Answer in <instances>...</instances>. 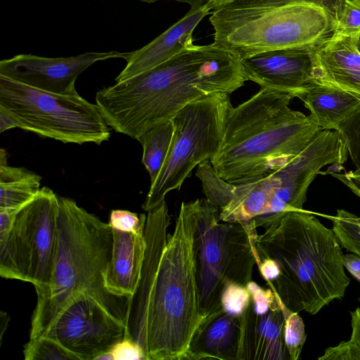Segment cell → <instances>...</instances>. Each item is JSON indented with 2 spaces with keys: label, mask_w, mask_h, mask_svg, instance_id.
I'll list each match as a JSON object with an SVG mask.
<instances>
[{
  "label": "cell",
  "mask_w": 360,
  "mask_h": 360,
  "mask_svg": "<svg viewBox=\"0 0 360 360\" xmlns=\"http://www.w3.org/2000/svg\"><path fill=\"white\" fill-rule=\"evenodd\" d=\"M198 199L182 202L172 234L165 200L148 212L140 277L129 297L125 339L145 360H184L202 322L196 271Z\"/></svg>",
  "instance_id": "1"
},
{
  "label": "cell",
  "mask_w": 360,
  "mask_h": 360,
  "mask_svg": "<svg viewBox=\"0 0 360 360\" xmlns=\"http://www.w3.org/2000/svg\"><path fill=\"white\" fill-rule=\"evenodd\" d=\"M245 81L239 58L213 44L195 45L138 77L100 89L96 104L109 127L136 139L188 103L230 94Z\"/></svg>",
  "instance_id": "2"
},
{
  "label": "cell",
  "mask_w": 360,
  "mask_h": 360,
  "mask_svg": "<svg viewBox=\"0 0 360 360\" xmlns=\"http://www.w3.org/2000/svg\"><path fill=\"white\" fill-rule=\"evenodd\" d=\"M264 229L255 255L276 263L278 276L268 285L289 310L314 315L344 297L350 279L333 229L304 210L288 212Z\"/></svg>",
  "instance_id": "3"
},
{
  "label": "cell",
  "mask_w": 360,
  "mask_h": 360,
  "mask_svg": "<svg viewBox=\"0 0 360 360\" xmlns=\"http://www.w3.org/2000/svg\"><path fill=\"white\" fill-rule=\"evenodd\" d=\"M288 94L262 88L230 108L218 153L210 160L232 184L266 175L304 150L322 130L310 115L290 109Z\"/></svg>",
  "instance_id": "4"
},
{
  "label": "cell",
  "mask_w": 360,
  "mask_h": 360,
  "mask_svg": "<svg viewBox=\"0 0 360 360\" xmlns=\"http://www.w3.org/2000/svg\"><path fill=\"white\" fill-rule=\"evenodd\" d=\"M58 244L49 288L37 295L30 339L43 336L71 299L84 292L125 325L129 297L110 292L105 274L112 229L70 198L58 197Z\"/></svg>",
  "instance_id": "5"
},
{
  "label": "cell",
  "mask_w": 360,
  "mask_h": 360,
  "mask_svg": "<svg viewBox=\"0 0 360 360\" xmlns=\"http://www.w3.org/2000/svg\"><path fill=\"white\" fill-rule=\"evenodd\" d=\"M333 14L319 0H231L213 10V44L243 58L311 47L333 34Z\"/></svg>",
  "instance_id": "6"
},
{
  "label": "cell",
  "mask_w": 360,
  "mask_h": 360,
  "mask_svg": "<svg viewBox=\"0 0 360 360\" xmlns=\"http://www.w3.org/2000/svg\"><path fill=\"white\" fill-rule=\"evenodd\" d=\"M198 201L196 271L202 325L224 311L221 297L226 283L246 286L252 281L258 233L255 219L221 222L218 207L207 199Z\"/></svg>",
  "instance_id": "7"
},
{
  "label": "cell",
  "mask_w": 360,
  "mask_h": 360,
  "mask_svg": "<svg viewBox=\"0 0 360 360\" xmlns=\"http://www.w3.org/2000/svg\"><path fill=\"white\" fill-rule=\"evenodd\" d=\"M0 109L13 116L20 129L64 143L100 145L110 136L97 105L77 92L53 94L0 75Z\"/></svg>",
  "instance_id": "8"
},
{
  "label": "cell",
  "mask_w": 360,
  "mask_h": 360,
  "mask_svg": "<svg viewBox=\"0 0 360 360\" xmlns=\"http://www.w3.org/2000/svg\"><path fill=\"white\" fill-rule=\"evenodd\" d=\"M229 94L217 93L195 100L172 119L174 133L167 157L142 205L149 212L171 191L180 190L193 169L219 151L228 112Z\"/></svg>",
  "instance_id": "9"
},
{
  "label": "cell",
  "mask_w": 360,
  "mask_h": 360,
  "mask_svg": "<svg viewBox=\"0 0 360 360\" xmlns=\"http://www.w3.org/2000/svg\"><path fill=\"white\" fill-rule=\"evenodd\" d=\"M58 197L49 188L17 212L7 233L0 235V276L31 283L37 295L49 287L57 244Z\"/></svg>",
  "instance_id": "10"
},
{
  "label": "cell",
  "mask_w": 360,
  "mask_h": 360,
  "mask_svg": "<svg viewBox=\"0 0 360 360\" xmlns=\"http://www.w3.org/2000/svg\"><path fill=\"white\" fill-rule=\"evenodd\" d=\"M126 328L84 292L73 297L43 335L79 360H96L124 339Z\"/></svg>",
  "instance_id": "11"
},
{
  "label": "cell",
  "mask_w": 360,
  "mask_h": 360,
  "mask_svg": "<svg viewBox=\"0 0 360 360\" xmlns=\"http://www.w3.org/2000/svg\"><path fill=\"white\" fill-rule=\"evenodd\" d=\"M127 53L86 52L75 56L59 58L19 54L0 61V75L53 94H74L77 93L75 81L86 68L101 60H125Z\"/></svg>",
  "instance_id": "12"
},
{
  "label": "cell",
  "mask_w": 360,
  "mask_h": 360,
  "mask_svg": "<svg viewBox=\"0 0 360 360\" xmlns=\"http://www.w3.org/2000/svg\"><path fill=\"white\" fill-rule=\"evenodd\" d=\"M240 60L246 80L293 98L319 83L311 47L266 51Z\"/></svg>",
  "instance_id": "13"
},
{
  "label": "cell",
  "mask_w": 360,
  "mask_h": 360,
  "mask_svg": "<svg viewBox=\"0 0 360 360\" xmlns=\"http://www.w3.org/2000/svg\"><path fill=\"white\" fill-rule=\"evenodd\" d=\"M207 4L191 8L179 21L166 31L136 51L128 52L127 65L115 78L122 83L138 77L195 46L193 32L202 19L211 13Z\"/></svg>",
  "instance_id": "14"
},
{
  "label": "cell",
  "mask_w": 360,
  "mask_h": 360,
  "mask_svg": "<svg viewBox=\"0 0 360 360\" xmlns=\"http://www.w3.org/2000/svg\"><path fill=\"white\" fill-rule=\"evenodd\" d=\"M239 321L236 360H290L285 342V316L279 297L262 314L254 311L251 300Z\"/></svg>",
  "instance_id": "15"
},
{
  "label": "cell",
  "mask_w": 360,
  "mask_h": 360,
  "mask_svg": "<svg viewBox=\"0 0 360 360\" xmlns=\"http://www.w3.org/2000/svg\"><path fill=\"white\" fill-rule=\"evenodd\" d=\"M360 37L332 34L311 47L318 82L360 97Z\"/></svg>",
  "instance_id": "16"
},
{
  "label": "cell",
  "mask_w": 360,
  "mask_h": 360,
  "mask_svg": "<svg viewBox=\"0 0 360 360\" xmlns=\"http://www.w3.org/2000/svg\"><path fill=\"white\" fill-rule=\"evenodd\" d=\"M112 255L105 274V287L112 294L129 297L140 277L146 249L144 232L136 234L112 229Z\"/></svg>",
  "instance_id": "17"
},
{
  "label": "cell",
  "mask_w": 360,
  "mask_h": 360,
  "mask_svg": "<svg viewBox=\"0 0 360 360\" xmlns=\"http://www.w3.org/2000/svg\"><path fill=\"white\" fill-rule=\"evenodd\" d=\"M239 338V317L222 311L199 326L185 359L236 360Z\"/></svg>",
  "instance_id": "18"
},
{
  "label": "cell",
  "mask_w": 360,
  "mask_h": 360,
  "mask_svg": "<svg viewBox=\"0 0 360 360\" xmlns=\"http://www.w3.org/2000/svg\"><path fill=\"white\" fill-rule=\"evenodd\" d=\"M322 130H337L360 107V97L330 85L319 83L300 98Z\"/></svg>",
  "instance_id": "19"
},
{
  "label": "cell",
  "mask_w": 360,
  "mask_h": 360,
  "mask_svg": "<svg viewBox=\"0 0 360 360\" xmlns=\"http://www.w3.org/2000/svg\"><path fill=\"white\" fill-rule=\"evenodd\" d=\"M41 176L24 167L8 165L0 151V210H19L34 199L41 188Z\"/></svg>",
  "instance_id": "20"
},
{
  "label": "cell",
  "mask_w": 360,
  "mask_h": 360,
  "mask_svg": "<svg viewBox=\"0 0 360 360\" xmlns=\"http://www.w3.org/2000/svg\"><path fill=\"white\" fill-rule=\"evenodd\" d=\"M174 133L172 120L158 122L136 139L143 147L142 163L149 173L150 185L158 176L167 157Z\"/></svg>",
  "instance_id": "21"
},
{
  "label": "cell",
  "mask_w": 360,
  "mask_h": 360,
  "mask_svg": "<svg viewBox=\"0 0 360 360\" xmlns=\"http://www.w3.org/2000/svg\"><path fill=\"white\" fill-rule=\"evenodd\" d=\"M323 216L331 220L341 246L360 257V217L342 209L338 210L334 216Z\"/></svg>",
  "instance_id": "22"
},
{
  "label": "cell",
  "mask_w": 360,
  "mask_h": 360,
  "mask_svg": "<svg viewBox=\"0 0 360 360\" xmlns=\"http://www.w3.org/2000/svg\"><path fill=\"white\" fill-rule=\"evenodd\" d=\"M23 353L25 360H79L56 340L45 336L30 339Z\"/></svg>",
  "instance_id": "23"
},
{
  "label": "cell",
  "mask_w": 360,
  "mask_h": 360,
  "mask_svg": "<svg viewBox=\"0 0 360 360\" xmlns=\"http://www.w3.org/2000/svg\"><path fill=\"white\" fill-rule=\"evenodd\" d=\"M352 334L347 341L325 349L319 360H360V308L350 311Z\"/></svg>",
  "instance_id": "24"
},
{
  "label": "cell",
  "mask_w": 360,
  "mask_h": 360,
  "mask_svg": "<svg viewBox=\"0 0 360 360\" xmlns=\"http://www.w3.org/2000/svg\"><path fill=\"white\" fill-rule=\"evenodd\" d=\"M333 34L360 37V0H344L336 8L333 19Z\"/></svg>",
  "instance_id": "25"
},
{
  "label": "cell",
  "mask_w": 360,
  "mask_h": 360,
  "mask_svg": "<svg viewBox=\"0 0 360 360\" xmlns=\"http://www.w3.org/2000/svg\"><path fill=\"white\" fill-rule=\"evenodd\" d=\"M285 316V342L290 360H297L306 340L304 321L297 312L289 310L281 302Z\"/></svg>",
  "instance_id": "26"
},
{
  "label": "cell",
  "mask_w": 360,
  "mask_h": 360,
  "mask_svg": "<svg viewBox=\"0 0 360 360\" xmlns=\"http://www.w3.org/2000/svg\"><path fill=\"white\" fill-rule=\"evenodd\" d=\"M342 136L352 163L353 172L360 175V107L338 128Z\"/></svg>",
  "instance_id": "27"
},
{
  "label": "cell",
  "mask_w": 360,
  "mask_h": 360,
  "mask_svg": "<svg viewBox=\"0 0 360 360\" xmlns=\"http://www.w3.org/2000/svg\"><path fill=\"white\" fill-rule=\"evenodd\" d=\"M251 295L246 286L229 282L225 284L221 303L224 311L234 316H240L249 307Z\"/></svg>",
  "instance_id": "28"
},
{
  "label": "cell",
  "mask_w": 360,
  "mask_h": 360,
  "mask_svg": "<svg viewBox=\"0 0 360 360\" xmlns=\"http://www.w3.org/2000/svg\"><path fill=\"white\" fill-rule=\"evenodd\" d=\"M146 221L145 214H138L128 210H112L108 224L115 230L139 234L144 232Z\"/></svg>",
  "instance_id": "29"
},
{
  "label": "cell",
  "mask_w": 360,
  "mask_h": 360,
  "mask_svg": "<svg viewBox=\"0 0 360 360\" xmlns=\"http://www.w3.org/2000/svg\"><path fill=\"white\" fill-rule=\"evenodd\" d=\"M246 287L251 295L252 309L258 314L267 312L278 299V296L271 288L264 289L252 281Z\"/></svg>",
  "instance_id": "30"
},
{
  "label": "cell",
  "mask_w": 360,
  "mask_h": 360,
  "mask_svg": "<svg viewBox=\"0 0 360 360\" xmlns=\"http://www.w3.org/2000/svg\"><path fill=\"white\" fill-rule=\"evenodd\" d=\"M115 360H145L142 349L133 341L124 339L112 349Z\"/></svg>",
  "instance_id": "31"
},
{
  "label": "cell",
  "mask_w": 360,
  "mask_h": 360,
  "mask_svg": "<svg viewBox=\"0 0 360 360\" xmlns=\"http://www.w3.org/2000/svg\"><path fill=\"white\" fill-rule=\"evenodd\" d=\"M331 174L360 198V175L354 174L353 171L346 172L343 174L332 172Z\"/></svg>",
  "instance_id": "32"
},
{
  "label": "cell",
  "mask_w": 360,
  "mask_h": 360,
  "mask_svg": "<svg viewBox=\"0 0 360 360\" xmlns=\"http://www.w3.org/2000/svg\"><path fill=\"white\" fill-rule=\"evenodd\" d=\"M345 268L360 282V257L354 253L343 255Z\"/></svg>",
  "instance_id": "33"
},
{
  "label": "cell",
  "mask_w": 360,
  "mask_h": 360,
  "mask_svg": "<svg viewBox=\"0 0 360 360\" xmlns=\"http://www.w3.org/2000/svg\"><path fill=\"white\" fill-rule=\"evenodd\" d=\"M13 128H20V124L13 116L0 109V133Z\"/></svg>",
  "instance_id": "34"
},
{
  "label": "cell",
  "mask_w": 360,
  "mask_h": 360,
  "mask_svg": "<svg viewBox=\"0 0 360 360\" xmlns=\"http://www.w3.org/2000/svg\"><path fill=\"white\" fill-rule=\"evenodd\" d=\"M9 316L3 311L0 312V345L1 344L3 335L7 328L9 321Z\"/></svg>",
  "instance_id": "35"
},
{
  "label": "cell",
  "mask_w": 360,
  "mask_h": 360,
  "mask_svg": "<svg viewBox=\"0 0 360 360\" xmlns=\"http://www.w3.org/2000/svg\"><path fill=\"white\" fill-rule=\"evenodd\" d=\"M139 1H143V2H146V3H153V2H155L157 1H160V0H139ZM172 1L186 3L191 6V8L200 6L203 5L204 4H205L207 1V0H172Z\"/></svg>",
  "instance_id": "36"
},
{
  "label": "cell",
  "mask_w": 360,
  "mask_h": 360,
  "mask_svg": "<svg viewBox=\"0 0 360 360\" xmlns=\"http://www.w3.org/2000/svg\"><path fill=\"white\" fill-rule=\"evenodd\" d=\"M231 0H207L206 3L211 7L212 10L220 5L226 3Z\"/></svg>",
  "instance_id": "37"
},
{
  "label": "cell",
  "mask_w": 360,
  "mask_h": 360,
  "mask_svg": "<svg viewBox=\"0 0 360 360\" xmlns=\"http://www.w3.org/2000/svg\"><path fill=\"white\" fill-rule=\"evenodd\" d=\"M115 360L113 353L111 351L102 354L96 360Z\"/></svg>",
  "instance_id": "38"
},
{
  "label": "cell",
  "mask_w": 360,
  "mask_h": 360,
  "mask_svg": "<svg viewBox=\"0 0 360 360\" xmlns=\"http://www.w3.org/2000/svg\"><path fill=\"white\" fill-rule=\"evenodd\" d=\"M359 301L360 302V297H359Z\"/></svg>",
  "instance_id": "39"
}]
</instances>
